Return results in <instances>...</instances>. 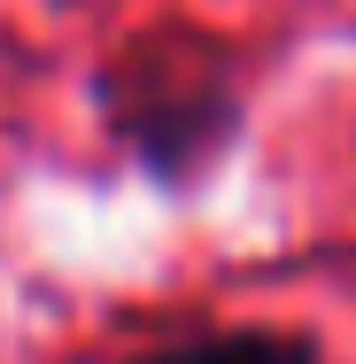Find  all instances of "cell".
<instances>
[{
    "instance_id": "1",
    "label": "cell",
    "mask_w": 356,
    "mask_h": 364,
    "mask_svg": "<svg viewBox=\"0 0 356 364\" xmlns=\"http://www.w3.org/2000/svg\"><path fill=\"white\" fill-rule=\"evenodd\" d=\"M93 124L155 194H202L256 124V63L217 23H132L85 77Z\"/></svg>"
},
{
    "instance_id": "2",
    "label": "cell",
    "mask_w": 356,
    "mask_h": 364,
    "mask_svg": "<svg viewBox=\"0 0 356 364\" xmlns=\"http://www.w3.org/2000/svg\"><path fill=\"white\" fill-rule=\"evenodd\" d=\"M117 364H325V341L302 326H264V318H232V326H194L171 341L124 349Z\"/></svg>"
}]
</instances>
